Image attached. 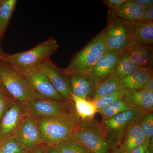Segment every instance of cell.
Returning a JSON list of instances; mask_svg holds the SVG:
<instances>
[{
    "instance_id": "cell-1",
    "label": "cell",
    "mask_w": 153,
    "mask_h": 153,
    "mask_svg": "<svg viewBox=\"0 0 153 153\" xmlns=\"http://www.w3.org/2000/svg\"><path fill=\"white\" fill-rule=\"evenodd\" d=\"M0 83L16 101L27 106L38 94L24 73L4 60H0Z\"/></svg>"
},
{
    "instance_id": "cell-2",
    "label": "cell",
    "mask_w": 153,
    "mask_h": 153,
    "mask_svg": "<svg viewBox=\"0 0 153 153\" xmlns=\"http://www.w3.org/2000/svg\"><path fill=\"white\" fill-rule=\"evenodd\" d=\"M43 142L54 146L72 136L77 127V121L72 110L56 117L38 120Z\"/></svg>"
},
{
    "instance_id": "cell-3",
    "label": "cell",
    "mask_w": 153,
    "mask_h": 153,
    "mask_svg": "<svg viewBox=\"0 0 153 153\" xmlns=\"http://www.w3.org/2000/svg\"><path fill=\"white\" fill-rule=\"evenodd\" d=\"M107 50L105 33L103 30L76 54L63 71L68 75L90 74L96 62Z\"/></svg>"
},
{
    "instance_id": "cell-4",
    "label": "cell",
    "mask_w": 153,
    "mask_h": 153,
    "mask_svg": "<svg viewBox=\"0 0 153 153\" xmlns=\"http://www.w3.org/2000/svg\"><path fill=\"white\" fill-rule=\"evenodd\" d=\"M58 48L57 41L50 38L27 51L16 54H7L2 60L10 63L25 73L44 60L49 59L51 55L57 52Z\"/></svg>"
},
{
    "instance_id": "cell-5",
    "label": "cell",
    "mask_w": 153,
    "mask_h": 153,
    "mask_svg": "<svg viewBox=\"0 0 153 153\" xmlns=\"http://www.w3.org/2000/svg\"><path fill=\"white\" fill-rule=\"evenodd\" d=\"M106 21L104 30L107 49L119 54L127 51L133 35L134 23L119 18L109 11Z\"/></svg>"
},
{
    "instance_id": "cell-6",
    "label": "cell",
    "mask_w": 153,
    "mask_h": 153,
    "mask_svg": "<svg viewBox=\"0 0 153 153\" xmlns=\"http://www.w3.org/2000/svg\"><path fill=\"white\" fill-rule=\"evenodd\" d=\"M148 112L140 109L131 110L102 120L100 124L102 132L110 147L119 146L128 128Z\"/></svg>"
},
{
    "instance_id": "cell-7",
    "label": "cell",
    "mask_w": 153,
    "mask_h": 153,
    "mask_svg": "<svg viewBox=\"0 0 153 153\" xmlns=\"http://www.w3.org/2000/svg\"><path fill=\"white\" fill-rule=\"evenodd\" d=\"M71 137L91 153H110V146L94 119L78 123Z\"/></svg>"
},
{
    "instance_id": "cell-8",
    "label": "cell",
    "mask_w": 153,
    "mask_h": 153,
    "mask_svg": "<svg viewBox=\"0 0 153 153\" xmlns=\"http://www.w3.org/2000/svg\"><path fill=\"white\" fill-rule=\"evenodd\" d=\"M72 100L61 102L45 98L38 94L27 105L29 116L37 120L56 117L71 111Z\"/></svg>"
},
{
    "instance_id": "cell-9",
    "label": "cell",
    "mask_w": 153,
    "mask_h": 153,
    "mask_svg": "<svg viewBox=\"0 0 153 153\" xmlns=\"http://www.w3.org/2000/svg\"><path fill=\"white\" fill-rule=\"evenodd\" d=\"M33 68L44 74L65 100L68 101L72 100L69 76L63 69L55 66L49 59L44 60Z\"/></svg>"
},
{
    "instance_id": "cell-10",
    "label": "cell",
    "mask_w": 153,
    "mask_h": 153,
    "mask_svg": "<svg viewBox=\"0 0 153 153\" xmlns=\"http://www.w3.org/2000/svg\"><path fill=\"white\" fill-rule=\"evenodd\" d=\"M28 115L27 106L14 100L0 121V141L15 134Z\"/></svg>"
},
{
    "instance_id": "cell-11",
    "label": "cell",
    "mask_w": 153,
    "mask_h": 153,
    "mask_svg": "<svg viewBox=\"0 0 153 153\" xmlns=\"http://www.w3.org/2000/svg\"><path fill=\"white\" fill-rule=\"evenodd\" d=\"M14 135L26 151L32 149L44 143L41 138L38 121L29 115L22 121Z\"/></svg>"
},
{
    "instance_id": "cell-12",
    "label": "cell",
    "mask_w": 153,
    "mask_h": 153,
    "mask_svg": "<svg viewBox=\"0 0 153 153\" xmlns=\"http://www.w3.org/2000/svg\"><path fill=\"white\" fill-rule=\"evenodd\" d=\"M120 55L113 50L108 49L96 62L90 74L97 85L115 71L119 61Z\"/></svg>"
},
{
    "instance_id": "cell-13",
    "label": "cell",
    "mask_w": 153,
    "mask_h": 153,
    "mask_svg": "<svg viewBox=\"0 0 153 153\" xmlns=\"http://www.w3.org/2000/svg\"><path fill=\"white\" fill-rule=\"evenodd\" d=\"M24 74L34 90L39 95L57 101H66L57 92L46 76L37 69L32 68Z\"/></svg>"
},
{
    "instance_id": "cell-14",
    "label": "cell",
    "mask_w": 153,
    "mask_h": 153,
    "mask_svg": "<svg viewBox=\"0 0 153 153\" xmlns=\"http://www.w3.org/2000/svg\"><path fill=\"white\" fill-rule=\"evenodd\" d=\"M72 94L92 101L95 96L97 84L90 74L76 73L69 74Z\"/></svg>"
},
{
    "instance_id": "cell-15",
    "label": "cell",
    "mask_w": 153,
    "mask_h": 153,
    "mask_svg": "<svg viewBox=\"0 0 153 153\" xmlns=\"http://www.w3.org/2000/svg\"><path fill=\"white\" fill-rule=\"evenodd\" d=\"M146 139L137 121L132 123L127 129L119 147L123 153H131L132 151L142 144Z\"/></svg>"
},
{
    "instance_id": "cell-16",
    "label": "cell",
    "mask_w": 153,
    "mask_h": 153,
    "mask_svg": "<svg viewBox=\"0 0 153 153\" xmlns=\"http://www.w3.org/2000/svg\"><path fill=\"white\" fill-rule=\"evenodd\" d=\"M152 76V68L142 67L122 79L120 88L130 90L142 89Z\"/></svg>"
},
{
    "instance_id": "cell-17",
    "label": "cell",
    "mask_w": 153,
    "mask_h": 153,
    "mask_svg": "<svg viewBox=\"0 0 153 153\" xmlns=\"http://www.w3.org/2000/svg\"><path fill=\"white\" fill-rule=\"evenodd\" d=\"M123 98L138 109L153 112V92L144 89L138 90L125 89Z\"/></svg>"
},
{
    "instance_id": "cell-18",
    "label": "cell",
    "mask_w": 153,
    "mask_h": 153,
    "mask_svg": "<svg viewBox=\"0 0 153 153\" xmlns=\"http://www.w3.org/2000/svg\"><path fill=\"white\" fill-rule=\"evenodd\" d=\"M71 96L72 109L77 124L94 119L97 109L93 102L73 94Z\"/></svg>"
},
{
    "instance_id": "cell-19",
    "label": "cell",
    "mask_w": 153,
    "mask_h": 153,
    "mask_svg": "<svg viewBox=\"0 0 153 153\" xmlns=\"http://www.w3.org/2000/svg\"><path fill=\"white\" fill-rule=\"evenodd\" d=\"M134 25L133 35L129 47L132 46H152L153 22L143 20L134 23Z\"/></svg>"
},
{
    "instance_id": "cell-20",
    "label": "cell",
    "mask_w": 153,
    "mask_h": 153,
    "mask_svg": "<svg viewBox=\"0 0 153 153\" xmlns=\"http://www.w3.org/2000/svg\"><path fill=\"white\" fill-rule=\"evenodd\" d=\"M108 11L119 18L134 23L143 20L144 10L131 0H126L116 8Z\"/></svg>"
},
{
    "instance_id": "cell-21",
    "label": "cell",
    "mask_w": 153,
    "mask_h": 153,
    "mask_svg": "<svg viewBox=\"0 0 153 153\" xmlns=\"http://www.w3.org/2000/svg\"><path fill=\"white\" fill-rule=\"evenodd\" d=\"M127 51L131 59L138 66L152 68V46H132Z\"/></svg>"
},
{
    "instance_id": "cell-22",
    "label": "cell",
    "mask_w": 153,
    "mask_h": 153,
    "mask_svg": "<svg viewBox=\"0 0 153 153\" xmlns=\"http://www.w3.org/2000/svg\"><path fill=\"white\" fill-rule=\"evenodd\" d=\"M141 68L142 67L134 63L131 59L128 52L125 51L120 55L118 64L114 73L122 79L126 76L133 74Z\"/></svg>"
},
{
    "instance_id": "cell-23",
    "label": "cell",
    "mask_w": 153,
    "mask_h": 153,
    "mask_svg": "<svg viewBox=\"0 0 153 153\" xmlns=\"http://www.w3.org/2000/svg\"><path fill=\"white\" fill-rule=\"evenodd\" d=\"M121 80L115 73L111 74L106 79L97 85L95 96L91 101H94L121 89L120 83Z\"/></svg>"
},
{
    "instance_id": "cell-24",
    "label": "cell",
    "mask_w": 153,
    "mask_h": 153,
    "mask_svg": "<svg viewBox=\"0 0 153 153\" xmlns=\"http://www.w3.org/2000/svg\"><path fill=\"white\" fill-rule=\"evenodd\" d=\"M136 109L138 108L126 101L123 98L115 102L110 105L97 109V112L101 114L102 120H103L124 111Z\"/></svg>"
},
{
    "instance_id": "cell-25",
    "label": "cell",
    "mask_w": 153,
    "mask_h": 153,
    "mask_svg": "<svg viewBox=\"0 0 153 153\" xmlns=\"http://www.w3.org/2000/svg\"><path fill=\"white\" fill-rule=\"evenodd\" d=\"M16 0L0 1V36L2 37L17 4Z\"/></svg>"
},
{
    "instance_id": "cell-26",
    "label": "cell",
    "mask_w": 153,
    "mask_h": 153,
    "mask_svg": "<svg viewBox=\"0 0 153 153\" xmlns=\"http://www.w3.org/2000/svg\"><path fill=\"white\" fill-rule=\"evenodd\" d=\"M52 146L60 153H91L71 137Z\"/></svg>"
},
{
    "instance_id": "cell-27",
    "label": "cell",
    "mask_w": 153,
    "mask_h": 153,
    "mask_svg": "<svg viewBox=\"0 0 153 153\" xmlns=\"http://www.w3.org/2000/svg\"><path fill=\"white\" fill-rule=\"evenodd\" d=\"M26 152L14 135L0 141V153H25Z\"/></svg>"
},
{
    "instance_id": "cell-28",
    "label": "cell",
    "mask_w": 153,
    "mask_h": 153,
    "mask_svg": "<svg viewBox=\"0 0 153 153\" xmlns=\"http://www.w3.org/2000/svg\"><path fill=\"white\" fill-rule=\"evenodd\" d=\"M124 95L125 89H120L91 102L95 105L97 109H100L123 98Z\"/></svg>"
},
{
    "instance_id": "cell-29",
    "label": "cell",
    "mask_w": 153,
    "mask_h": 153,
    "mask_svg": "<svg viewBox=\"0 0 153 153\" xmlns=\"http://www.w3.org/2000/svg\"><path fill=\"white\" fill-rule=\"evenodd\" d=\"M146 138L150 140L153 138V113L148 112L138 120Z\"/></svg>"
},
{
    "instance_id": "cell-30",
    "label": "cell",
    "mask_w": 153,
    "mask_h": 153,
    "mask_svg": "<svg viewBox=\"0 0 153 153\" xmlns=\"http://www.w3.org/2000/svg\"><path fill=\"white\" fill-rule=\"evenodd\" d=\"M14 100L4 88H0V121Z\"/></svg>"
},
{
    "instance_id": "cell-31",
    "label": "cell",
    "mask_w": 153,
    "mask_h": 153,
    "mask_svg": "<svg viewBox=\"0 0 153 153\" xmlns=\"http://www.w3.org/2000/svg\"><path fill=\"white\" fill-rule=\"evenodd\" d=\"M126 0H104L103 4L109 8V10L116 8L125 2Z\"/></svg>"
},
{
    "instance_id": "cell-32",
    "label": "cell",
    "mask_w": 153,
    "mask_h": 153,
    "mask_svg": "<svg viewBox=\"0 0 153 153\" xmlns=\"http://www.w3.org/2000/svg\"><path fill=\"white\" fill-rule=\"evenodd\" d=\"M47 145L44 143L40 145L29 151H26L25 153H47Z\"/></svg>"
},
{
    "instance_id": "cell-33",
    "label": "cell",
    "mask_w": 153,
    "mask_h": 153,
    "mask_svg": "<svg viewBox=\"0 0 153 153\" xmlns=\"http://www.w3.org/2000/svg\"><path fill=\"white\" fill-rule=\"evenodd\" d=\"M149 144V140L146 139L145 141L138 147L133 150L131 153H145Z\"/></svg>"
},
{
    "instance_id": "cell-34",
    "label": "cell",
    "mask_w": 153,
    "mask_h": 153,
    "mask_svg": "<svg viewBox=\"0 0 153 153\" xmlns=\"http://www.w3.org/2000/svg\"><path fill=\"white\" fill-rule=\"evenodd\" d=\"M133 2L135 3L140 7H142L144 10L153 5V0H131Z\"/></svg>"
},
{
    "instance_id": "cell-35",
    "label": "cell",
    "mask_w": 153,
    "mask_h": 153,
    "mask_svg": "<svg viewBox=\"0 0 153 153\" xmlns=\"http://www.w3.org/2000/svg\"><path fill=\"white\" fill-rule=\"evenodd\" d=\"M143 20L147 22H153V5L145 10Z\"/></svg>"
},
{
    "instance_id": "cell-36",
    "label": "cell",
    "mask_w": 153,
    "mask_h": 153,
    "mask_svg": "<svg viewBox=\"0 0 153 153\" xmlns=\"http://www.w3.org/2000/svg\"><path fill=\"white\" fill-rule=\"evenodd\" d=\"M143 89H146L153 92V76L149 80Z\"/></svg>"
},
{
    "instance_id": "cell-37",
    "label": "cell",
    "mask_w": 153,
    "mask_h": 153,
    "mask_svg": "<svg viewBox=\"0 0 153 153\" xmlns=\"http://www.w3.org/2000/svg\"><path fill=\"white\" fill-rule=\"evenodd\" d=\"M110 153H123L119 146H114L111 147Z\"/></svg>"
},
{
    "instance_id": "cell-38",
    "label": "cell",
    "mask_w": 153,
    "mask_h": 153,
    "mask_svg": "<svg viewBox=\"0 0 153 153\" xmlns=\"http://www.w3.org/2000/svg\"><path fill=\"white\" fill-rule=\"evenodd\" d=\"M47 153H60L54 146H47Z\"/></svg>"
},
{
    "instance_id": "cell-39",
    "label": "cell",
    "mask_w": 153,
    "mask_h": 153,
    "mask_svg": "<svg viewBox=\"0 0 153 153\" xmlns=\"http://www.w3.org/2000/svg\"><path fill=\"white\" fill-rule=\"evenodd\" d=\"M1 38L2 37L0 36V60H3V59L5 57L7 54V53L4 52V50L2 49L1 47Z\"/></svg>"
},
{
    "instance_id": "cell-40",
    "label": "cell",
    "mask_w": 153,
    "mask_h": 153,
    "mask_svg": "<svg viewBox=\"0 0 153 153\" xmlns=\"http://www.w3.org/2000/svg\"><path fill=\"white\" fill-rule=\"evenodd\" d=\"M145 153H153V146L149 145Z\"/></svg>"
},
{
    "instance_id": "cell-41",
    "label": "cell",
    "mask_w": 153,
    "mask_h": 153,
    "mask_svg": "<svg viewBox=\"0 0 153 153\" xmlns=\"http://www.w3.org/2000/svg\"><path fill=\"white\" fill-rule=\"evenodd\" d=\"M2 87H3L2 85L1 84V83H0V88H2ZM3 88H4V87H3Z\"/></svg>"
},
{
    "instance_id": "cell-42",
    "label": "cell",
    "mask_w": 153,
    "mask_h": 153,
    "mask_svg": "<svg viewBox=\"0 0 153 153\" xmlns=\"http://www.w3.org/2000/svg\"><path fill=\"white\" fill-rule=\"evenodd\" d=\"M0 1H1V0H0Z\"/></svg>"
}]
</instances>
